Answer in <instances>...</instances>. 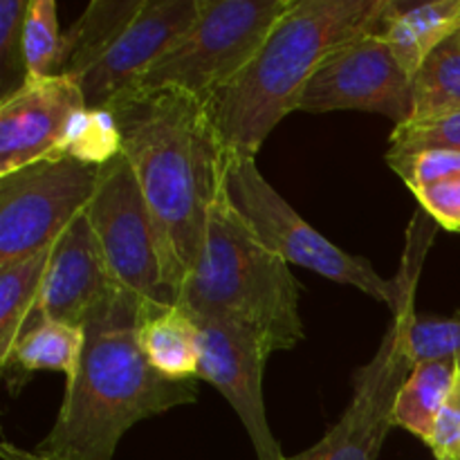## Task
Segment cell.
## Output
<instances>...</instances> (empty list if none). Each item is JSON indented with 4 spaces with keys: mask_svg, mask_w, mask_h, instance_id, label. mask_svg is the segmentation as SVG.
<instances>
[{
    "mask_svg": "<svg viewBox=\"0 0 460 460\" xmlns=\"http://www.w3.org/2000/svg\"><path fill=\"white\" fill-rule=\"evenodd\" d=\"M52 247L0 265V367L7 364L22 332L34 322Z\"/></svg>",
    "mask_w": 460,
    "mask_h": 460,
    "instance_id": "obj_19",
    "label": "cell"
},
{
    "mask_svg": "<svg viewBox=\"0 0 460 460\" xmlns=\"http://www.w3.org/2000/svg\"><path fill=\"white\" fill-rule=\"evenodd\" d=\"M460 112V31L429 54L413 76V119Z\"/></svg>",
    "mask_w": 460,
    "mask_h": 460,
    "instance_id": "obj_21",
    "label": "cell"
},
{
    "mask_svg": "<svg viewBox=\"0 0 460 460\" xmlns=\"http://www.w3.org/2000/svg\"><path fill=\"white\" fill-rule=\"evenodd\" d=\"M63 52V31L54 0H30L25 18L27 79H45L58 72Z\"/></svg>",
    "mask_w": 460,
    "mask_h": 460,
    "instance_id": "obj_22",
    "label": "cell"
},
{
    "mask_svg": "<svg viewBox=\"0 0 460 460\" xmlns=\"http://www.w3.org/2000/svg\"><path fill=\"white\" fill-rule=\"evenodd\" d=\"M299 111L377 112L395 126L413 119V76L376 30L341 45L319 67Z\"/></svg>",
    "mask_w": 460,
    "mask_h": 460,
    "instance_id": "obj_10",
    "label": "cell"
},
{
    "mask_svg": "<svg viewBox=\"0 0 460 460\" xmlns=\"http://www.w3.org/2000/svg\"><path fill=\"white\" fill-rule=\"evenodd\" d=\"M146 308L135 292L115 286L88 314L79 367L39 452L112 460L121 436L139 420L196 402L200 380H169L144 355L139 328Z\"/></svg>",
    "mask_w": 460,
    "mask_h": 460,
    "instance_id": "obj_2",
    "label": "cell"
},
{
    "mask_svg": "<svg viewBox=\"0 0 460 460\" xmlns=\"http://www.w3.org/2000/svg\"><path fill=\"white\" fill-rule=\"evenodd\" d=\"M427 445L438 460H460V371L436 418Z\"/></svg>",
    "mask_w": 460,
    "mask_h": 460,
    "instance_id": "obj_29",
    "label": "cell"
},
{
    "mask_svg": "<svg viewBox=\"0 0 460 460\" xmlns=\"http://www.w3.org/2000/svg\"><path fill=\"white\" fill-rule=\"evenodd\" d=\"M299 301L301 283L290 263L254 236L220 191L209 211L200 263L180 290V308L229 314L254 331L272 355L304 341Z\"/></svg>",
    "mask_w": 460,
    "mask_h": 460,
    "instance_id": "obj_4",
    "label": "cell"
},
{
    "mask_svg": "<svg viewBox=\"0 0 460 460\" xmlns=\"http://www.w3.org/2000/svg\"><path fill=\"white\" fill-rule=\"evenodd\" d=\"M189 314L200 332L198 380L209 382L232 404L254 445L256 458L286 460L265 413L263 368L270 355L256 332L229 314Z\"/></svg>",
    "mask_w": 460,
    "mask_h": 460,
    "instance_id": "obj_11",
    "label": "cell"
},
{
    "mask_svg": "<svg viewBox=\"0 0 460 460\" xmlns=\"http://www.w3.org/2000/svg\"><path fill=\"white\" fill-rule=\"evenodd\" d=\"M389 144L391 146L386 153L391 155H409V153L422 151L460 153V112L395 126Z\"/></svg>",
    "mask_w": 460,
    "mask_h": 460,
    "instance_id": "obj_24",
    "label": "cell"
},
{
    "mask_svg": "<svg viewBox=\"0 0 460 460\" xmlns=\"http://www.w3.org/2000/svg\"><path fill=\"white\" fill-rule=\"evenodd\" d=\"M66 153L97 166L121 153L119 130L111 112L85 111L72 128Z\"/></svg>",
    "mask_w": 460,
    "mask_h": 460,
    "instance_id": "obj_25",
    "label": "cell"
},
{
    "mask_svg": "<svg viewBox=\"0 0 460 460\" xmlns=\"http://www.w3.org/2000/svg\"><path fill=\"white\" fill-rule=\"evenodd\" d=\"M389 0H295L245 70L205 99L232 155L256 157L341 45L380 25Z\"/></svg>",
    "mask_w": 460,
    "mask_h": 460,
    "instance_id": "obj_3",
    "label": "cell"
},
{
    "mask_svg": "<svg viewBox=\"0 0 460 460\" xmlns=\"http://www.w3.org/2000/svg\"><path fill=\"white\" fill-rule=\"evenodd\" d=\"M458 362H460V359H458Z\"/></svg>",
    "mask_w": 460,
    "mask_h": 460,
    "instance_id": "obj_31",
    "label": "cell"
},
{
    "mask_svg": "<svg viewBox=\"0 0 460 460\" xmlns=\"http://www.w3.org/2000/svg\"><path fill=\"white\" fill-rule=\"evenodd\" d=\"M146 0H94L85 7L79 21L63 31L61 66L57 75L81 79L88 67L103 57L117 36L133 22Z\"/></svg>",
    "mask_w": 460,
    "mask_h": 460,
    "instance_id": "obj_18",
    "label": "cell"
},
{
    "mask_svg": "<svg viewBox=\"0 0 460 460\" xmlns=\"http://www.w3.org/2000/svg\"><path fill=\"white\" fill-rule=\"evenodd\" d=\"M115 286L119 283L112 279L88 214L84 211L54 243L40 283L36 317L84 326L88 314L111 295Z\"/></svg>",
    "mask_w": 460,
    "mask_h": 460,
    "instance_id": "obj_14",
    "label": "cell"
},
{
    "mask_svg": "<svg viewBox=\"0 0 460 460\" xmlns=\"http://www.w3.org/2000/svg\"><path fill=\"white\" fill-rule=\"evenodd\" d=\"M160 238L166 279L180 299L205 252L227 151L207 103L175 88H133L108 103Z\"/></svg>",
    "mask_w": 460,
    "mask_h": 460,
    "instance_id": "obj_1",
    "label": "cell"
},
{
    "mask_svg": "<svg viewBox=\"0 0 460 460\" xmlns=\"http://www.w3.org/2000/svg\"><path fill=\"white\" fill-rule=\"evenodd\" d=\"M85 214L103 261L121 288L155 310L178 305L166 279L155 223L124 153L102 164Z\"/></svg>",
    "mask_w": 460,
    "mask_h": 460,
    "instance_id": "obj_8",
    "label": "cell"
},
{
    "mask_svg": "<svg viewBox=\"0 0 460 460\" xmlns=\"http://www.w3.org/2000/svg\"><path fill=\"white\" fill-rule=\"evenodd\" d=\"M85 111L76 76L27 79L0 102V178L66 153L72 128Z\"/></svg>",
    "mask_w": 460,
    "mask_h": 460,
    "instance_id": "obj_12",
    "label": "cell"
},
{
    "mask_svg": "<svg viewBox=\"0 0 460 460\" xmlns=\"http://www.w3.org/2000/svg\"><path fill=\"white\" fill-rule=\"evenodd\" d=\"M139 341L151 367L164 377L178 382L198 380L202 353L200 332L184 308H146Z\"/></svg>",
    "mask_w": 460,
    "mask_h": 460,
    "instance_id": "obj_17",
    "label": "cell"
},
{
    "mask_svg": "<svg viewBox=\"0 0 460 460\" xmlns=\"http://www.w3.org/2000/svg\"><path fill=\"white\" fill-rule=\"evenodd\" d=\"M386 162L409 184L411 191L425 184L460 175V153L456 151H422L409 153V155L386 153Z\"/></svg>",
    "mask_w": 460,
    "mask_h": 460,
    "instance_id": "obj_27",
    "label": "cell"
},
{
    "mask_svg": "<svg viewBox=\"0 0 460 460\" xmlns=\"http://www.w3.org/2000/svg\"><path fill=\"white\" fill-rule=\"evenodd\" d=\"M84 341V326L36 317L18 340L12 358L3 364L9 391L18 394L36 371H58L70 380L79 367Z\"/></svg>",
    "mask_w": 460,
    "mask_h": 460,
    "instance_id": "obj_16",
    "label": "cell"
},
{
    "mask_svg": "<svg viewBox=\"0 0 460 460\" xmlns=\"http://www.w3.org/2000/svg\"><path fill=\"white\" fill-rule=\"evenodd\" d=\"M0 458L3 460H66L52 456V454H43L39 449H21L12 443L0 445Z\"/></svg>",
    "mask_w": 460,
    "mask_h": 460,
    "instance_id": "obj_30",
    "label": "cell"
},
{
    "mask_svg": "<svg viewBox=\"0 0 460 460\" xmlns=\"http://www.w3.org/2000/svg\"><path fill=\"white\" fill-rule=\"evenodd\" d=\"M413 364L460 359V310L452 317H416L409 328Z\"/></svg>",
    "mask_w": 460,
    "mask_h": 460,
    "instance_id": "obj_26",
    "label": "cell"
},
{
    "mask_svg": "<svg viewBox=\"0 0 460 460\" xmlns=\"http://www.w3.org/2000/svg\"><path fill=\"white\" fill-rule=\"evenodd\" d=\"M30 0L0 3V102L27 81L25 18Z\"/></svg>",
    "mask_w": 460,
    "mask_h": 460,
    "instance_id": "obj_23",
    "label": "cell"
},
{
    "mask_svg": "<svg viewBox=\"0 0 460 460\" xmlns=\"http://www.w3.org/2000/svg\"><path fill=\"white\" fill-rule=\"evenodd\" d=\"M198 18V0H146L128 27L81 75L88 111H103L133 90L148 70L182 40Z\"/></svg>",
    "mask_w": 460,
    "mask_h": 460,
    "instance_id": "obj_13",
    "label": "cell"
},
{
    "mask_svg": "<svg viewBox=\"0 0 460 460\" xmlns=\"http://www.w3.org/2000/svg\"><path fill=\"white\" fill-rule=\"evenodd\" d=\"M223 191L229 205L238 211L254 236L268 250L281 256L286 263L301 265L322 274L335 283L358 288L364 295L382 301L394 313L407 290L409 274L413 265V252L407 243L402 268L395 279H385L362 256L344 252L332 245L323 234L310 227L286 198L263 178L256 166V157L232 155L225 162Z\"/></svg>",
    "mask_w": 460,
    "mask_h": 460,
    "instance_id": "obj_5",
    "label": "cell"
},
{
    "mask_svg": "<svg viewBox=\"0 0 460 460\" xmlns=\"http://www.w3.org/2000/svg\"><path fill=\"white\" fill-rule=\"evenodd\" d=\"M102 166L70 153L0 178V265L52 247L88 209Z\"/></svg>",
    "mask_w": 460,
    "mask_h": 460,
    "instance_id": "obj_9",
    "label": "cell"
},
{
    "mask_svg": "<svg viewBox=\"0 0 460 460\" xmlns=\"http://www.w3.org/2000/svg\"><path fill=\"white\" fill-rule=\"evenodd\" d=\"M431 241L434 229L427 227V218H418L407 241L413 252L407 290L394 310V319L377 353L367 367L355 373L353 398L344 416L317 445L296 456H286V460H377L380 456L382 445L394 427L395 398L413 368V359L409 355V328L418 317L413 310L416 286Z\"/></svg>",
    "mask_w": 460,
    "mask_h": 460,
    "instance_id": "obj_6",
    "label": "cell"
},
{
    "mask_svg": "<svg viewBox=\"0 0 460 460\" xmlns=\"http://www.w3.org/2000/svg\"><path fill=\"white\" fill-rule=\"evenodd\" d=\"M295 0H198V18L135 88L209 99L245 70Z\"/></svg>",
    "mask_w": 460,
    "mask_h": 460,
    "instance_id": "obj_7",
    "label": "cell"
},
{
    "mask_svg": "<svg viewBox=\"0 0 460 460\" xmlns=\"http://www.w3.org/2000/svg\"><path fill=\"white\" fill-rule=\"evenodd\" d=\"M460 371L458 359L413 364L394 404V427H402L420 440H429L434 422Z\"/></svg>",
    "mask_w": 460,
    "mask_h": 460,
    "instance_id": "obj_20",
    "label": "cell"
},
{
    "mask_svg": "<svg viewBox=\"0 0 460 460\" xmlns=\"http://www.w3.org/2000/svg\"><path fill=\"white\" fill-rule=\"evenodd\" d=\"M376 31L389 40L409 75L416 76L429 54L460 31V0H389Z\"/></svg>",
    "mask_w": 460,
    "mask_h": 460,
    "instance_id": "obj_15",
    "label": "cell"
},
{
    "mask_svg": "<svg viewBox=\"0 0 460 460\" xmlns=\"http://www.w3.org/2000/svg\"><path fill=\"white\" fill-rule=\"evenodd\" d=\"M425 214L440 227L460 232V175L413 189Z\"/></svg>",
    "mask_w": 460,
    "mask_h": 460,
    "instance_id": "obj_28",
    "label": "cell"
}]
</instances>
